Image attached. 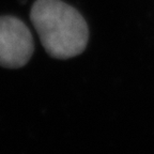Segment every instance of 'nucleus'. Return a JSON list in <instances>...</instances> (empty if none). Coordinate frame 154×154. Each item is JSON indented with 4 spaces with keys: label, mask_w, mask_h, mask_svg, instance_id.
I'll return each instance as SVG.
<instances>
[{
    "label": "nucleus",
    "mask_w": 154,
    "mask_h": 154,
    "mask_svg": "<svg viewBox=\"0 0 154 154\" xmlns=\"http://www.w3.org/2000/svg\"><path fill=\"white\" fill-rule=\"evenodd\" d=\"M30 20L51 57L69 59L85 51L89 38L88 26L76 9L61 0H36Z\"/></svg>",
    "instance_id": "f257e3e1"
},
{
    "label": "nucleus",
    "mask_w": 154,
    "mask_h": 154,
    "mask_svg": "<svg viewBox=\"0 0 154 154\" xmlns=\"http://www.w3.org/2000/svg\"><path fill=\"white\" fill-rule=\"evenodd\" d=\"M33 51L32 33L22 19L0 16V65L19 69L28 63Z\"/></svg>",
    "instance_id": "f03ea898"
}]
</instances>
